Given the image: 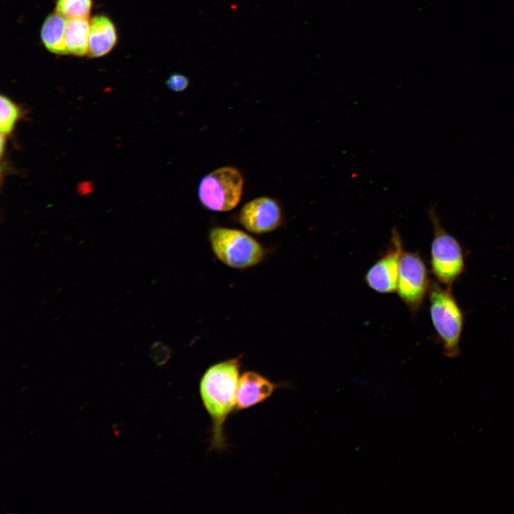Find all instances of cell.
<instances>
[{
    "instance_id": "6da1fadb",
    "label": "cell",
    "mask_w": 514,
    "mask_h": 514,
    "mask_svg": "<svg viewBox=\"0 0 514 514\" xmlns=\"http://www.w3.org/2000/svg\"><path fill=\"white\" fill-rule=\"evenodd\" d=\"M240 368L239 358L221 361L209 367L200 381L201 398L211 420V450L227 446L224 423L236 408Z\"/></svg>"
},
{
    "instance_id": "7a4b0ae2",
    "label": "cell",
    "mask_w": 514,
    "mask_h": 514,
    "mask_svg": "<svg viewBox=\"0 0 514 514\" xmlns=\"http://www.w3.org/2000/svg\"><path fill=\"white\" fill-rule=\"evenodd\" d=\"M430 316L433 328L443 345L444 354L451 358L460 355L464 313L451 287L431 283L429 291Z\"/></svg>"
},
{
    "instance_id": "3957f363",
    "label": "cell",
    "mask_w": 514,
    "mask_h": 514,
    "mask_svg": "<svg viewBox=\"0 0 514 514\" xmlns=\"http://www.w3.org/2000/svg\"><path fill=\"white\" fill-rule=\"evenodd\" d=\"M428 214L433 231L431 271L440 283L451 287L465 270L463 249L460 242L443 226L435 206H430Z\"/></svg>"
},
{
    "instance_id": "277c9868",
    "label": "cell",
    "mask_w": 514,
    "mask_h": 514,
    "mask_svg": "<svg viewBox=\"0 0 514 514\" xmlns=\"http://www.w3.org/2000/svg\"><path fill=\"white\" fill-rule=\"evenodd\" d=\"M213 253L224 264L244 269L258 264L265 256L262 246L246 233L233 228L216 227L209 232Z\"/></svg>"
},
{
    "instance_id": "5b68a950",
    "label": "cell",
    "mask_w": 514,
    "mask_h": 514,
    "mask_svg": "<svg viewBox=\"0 0 514 514\" xmlns=\"http://www.w3.org/2000/svg\"><path fill=\"white\" fill-rule=\"evenodd\" d=\"M243 183L238 169L232 166L220 167L201 178L198 196L201 203L208 210L228 211L238 204Z\"/></svg>"
},
{
    "instance_id": "8992f818",
    "label": "cell",
    "mask_w": 514,
    "mask_h": 514,
    "mask_svg": "<svg viewBox=\"0 0 514 514\" xmlns=\"http://www.w3.org/2000/svg\"><path fill=\"white\" fill-rule=\"evenodd\" d=\"M430 285L428 269L420 256L416 252H403L396 291L410 311L416 313L420 308Z\"/></svg>"
},
{
    "instance_id": "52a82bcc",
    "label": "cell",
    "mask_w": 514,
    "mask_h": 514,
    "mask_svg": "<svg viewBox=\"0 0 514 514\" xmlns=\"http://www.w3.org/2000/svg\"><path fill=\"white\" fill-rule=\"evenodd\" d=\"M399 233L393 229L387 252L367 271L366 281L373 290L383 293L397 290L399 263L403 253Z\"/></svg>"
},
{
    "instance_id": "ba28073f",
    "label": "cell",
    "mask_w": 514,
    "mask_h": 514,
    "mask_svg": "<svg viewBox=\"0 0 514 514\" xmlns=\"http://www.w3.org/2000/svg\"><path fill=\"white\" fill-rule=\"evenodd\" d=\"M238 218L241 226L249 232L263 234L281 226L283 213L275 199L262 196L246 203L241 208Z\"/></svg>"
},
{
    "instance_id": "9c48e42d",
    "label": "cell",
    "mask_w": 514,
    "mask_h": 514,
    "mask_svg": "<svg viewBox=\"0 0 514 514\" xmlns=\"http://www.w3.org/2000/svg\"><path fill=\"white\" fill-rule=\"evenodd\" d=\"M281 384L254 372L243 373L239 378L236 410H242L261 403L271 396Z\"/></svg>"
},
{
    "instance_id": "30bf717a",
    "label": "cell",
    "mask_w": 514,
    "mask_h": 514,
    "mask_svg": "<svg viewBox=\"0 0 514 514\" xmlns=\"http://www.w3.org/2000/svg\"><path fill=\"white\" fill-rule=\"evenodd\" d=\"M117 41V33L112 21L104 15L90 21L89 51L90 57H101L109 53Z\"/></svg>"
},
{
    "instance_id": "8fae6325",
    "label": "cell",
    "mask_w": 514,
    "mask_h": 514,
    "mask_svg": "<svg viewBox=\"0 0 514 514\" xmlns=\"http://www.w3.org/2000/svg\"><path fill=\"white\" fill-rule=\"evenodd\" d=\"M66 19L59 14L52 13L44 20L41 29V39L50 52L56 54H68L64 41Z\"/></svg>"
},
{
    "instance_id": "7c38bea8",
    "label": "cell",
    "mask_w": 514,
    "mask_h": 514,
    "mask_svg": "<svg viewBox=\"0 0 514 514\" xmlns=\"http://www.w3.org/2000/svg\"><path fill=\"white\" fill-rule=\"evenodd\" d=\"M89 30L88 19H66L64 41L68 54L77 56L88 54Z\"/></svg>"
},
{
    "instance_id": "4fadbf2b",
    "label": "cell",
    "mask_w": 514,
    "mask_h": 514,
    "mask_svg": "<svg viewBox=\"0 0 514 514\" xmlns=\"http://www.w3.org/2000/svg\"><path fill=\"white\" fill-rule=\"evenodd\" d=\"M92 0H57L55 11L66 19H88Z\"/></svg>"
},
{
    "instance_id": "5bb4252c",
    "label": "cell",
    "mask_w": 514,
    "mask_h": 514,
    "mask_svg": "<svg viewBox=\"0 0 514 514\" xmlns=\"http://www.w3.org/2000/svg\"><path fill=\"white\" fill-rule=\"evenodd\" d=\"M21 116V109L19 106L7 96L1 95L0 97L1 133L5 136L10 134Z\"/></svg>"
},
{
    "instance_id": "9a60e30c",
    "label": "cell",
    "mask_w": 514,
    "mask_h": 514,
    "mask_svg": "<svg viewBox=\"0 0 514 514\" xmlns=\"http://www.w3.org/2000/svg\"><path fill=\"white\" fill-rule=\"evenodd\" d=\"M188 78L181 74H171L166 81L168 88L175 92L184 91L188 86Z\"/></svg>"
},
{
    "instance_id": "2e32d148",
    "label": "cell",
    "mask_w": 514,
    "mask_h": 514,
    "mask_svg": "<svg viewBox=\"0 0 514 514\" xmlns=\"http://www.w3.org/2000/svg\"><path fill=\"white\" fill-rule=\"evenodd\" d=\"M150 355L157 364H162L167 358V348L162 343L156 342L151 348Z\"/></svg>"
}]
</instances>
